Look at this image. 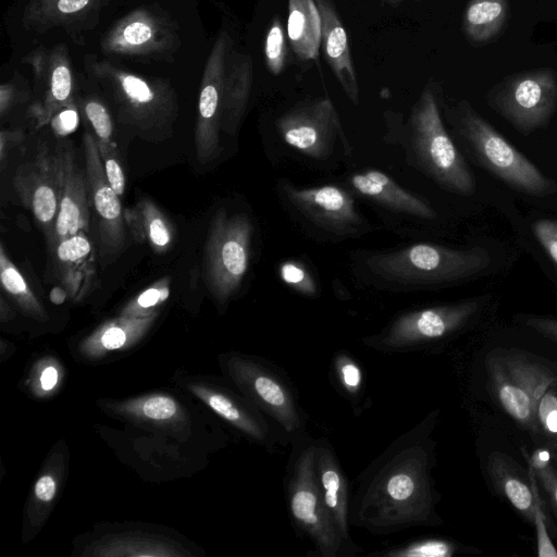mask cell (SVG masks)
Wrapping results in <instances>:
<instances>
[{
	"instance_id": "cell-23",
	"label": "cell",
	"mask_w": 557,
	"mask_h": 557,
	"mask_svg": "<svg viewBox=\"0 0 557 557\" xmlns=\"http://www.w3.org/2000/svg\"><path fill=\"white\" fill-rule=\"evenodd\" d=\"M485 364L493 391L504 411L520 425L536 430V405L507 372L495 350L487 355Z\"/></svg>"
},
{
	"instance_id": "cell-17",
	"label": "cell",
	"mask_w": 557,
	"mask_h": 557,
	"mask_svg": "<svg viewBox=\"0 0 557 557\" xmlns=\"http://www.w3.org/2000/svg\"><path fill=\"white\" fill-rule=\"evenodd\" d=\"M314 470L322 500L346 544L356 555L362 552L350 536L349 482L333 445L325 437L315 438Z\"/></svg>"
},
{
	"instance_id": "cell-47",
	"label": "cell",
	"mask_w": 557,
	"mask_h": 557,
	"mask_svg": "<svg viewBox=\"0 0 557 557\" xmlns=\"http://www.w3.org/2000/svg\"><path fill=\"white\" fill-rule=\"evenodd\" d=\"M57 483L53 476L42 475L35 485V495L41 502H50L55 494Z\"/></svg>"
},
{
	"instance_id": "cell-51",
	"label": "cell",
	"mask_w": 557,
	"mask_h": 557,
	"mask_svg": "<svg viewBox=\"0 0 557 557\" xmlns=\"http://www.w3.org/2000/svg\"><path fill=\"white\" fill-rule=\"evenodd\" d=\"M385 3L387 4H392V5H397L399 4L400 2L403 1H406V0H383Z\"/></svg>"
},
{
	"instance_id": "cell-33",
	"label": "cell",
	"mask_w": 557,
	"mask_h": 557,
	"mask_svg": "<svg viewBox=\"0 0 557 557\" xmlns=\"http://www.w3.org/2000/svg\"><path fill=\"white\" fill-rule=\"evenodd\" d=\"M0 278L4 290L26 314L40 320L47 318L45 309L22 273L8 257L3 245L0 246Z\"/></svg>"
},
{
	"instance_id": "cell-11",
	"label": "cell",
	"mask_w": 557,
	"mask_h": 557,
	"mask_svg": "<svg viewBox=\"0 0 557 557\" xmlns=\"http://www.w3.org/2000/svg\"><path fill=\"white\" fill-rule=\"evenodd\" d=\"M486 103L523 135L544 128L557 109V73L539 67L509 75L487 92Z\"/></svg>"
},
{
	"instance_id": "cell-43",
	"label": "cell",
	"mask_w": 557,
	"mask_h": 557,
	"mask_svg": "<svg viewBox=\"0 0 557 557\" xmlns=\"http://www.w3.org/2000/svg\"><path fill=\"white\" fill-rule=\"evenodd\" d=\"M533 233L537 242L557 265V230L553 224V220H537L533 225Z\"/></svg>"
},
{
	"instance_id": "cell-29",
	"label": "cell",
	"mask_w": 557,
	"mask_h": 557,
	"mask_svg": "<svg viewBox=\"0 0 557 557\" xmlns=\"http://www.w3.org/2000/svg\"><path fill=\"white\" fill-rule=\"evenodd\" d=\"M152 319V315H124L97 330L84 347L92 354L120 349L137 339L148 329Z\"/></svg>"
},
{
	"instance_id": "cell-3",
	"label": "cell",
	"mask_w": 557,
	"mask_h": 557,
	"mask_svg": "<svg viewBox=\"0 0 557 557\" xmlns=\"http://www.w3.org/2000/svg\"><path fill=\"white\" fill-rule=\"evenodd\" d=\"M405 151L406 161L443 189L463 196L474 194L473 172L448 134L433 89L426 86L401 129L388 135Z\"/></svg>"
},
{
	"instance_id": "cell-32",
	"label": "cell",
	"mask_w": 557,
	"mask_h": 557,
	"mask_svg": "<svg viewBox=\"0 0 557 557\" xmlns=\"http://www.w3.org/2000/svg\"><path fill=\"white\" fill-rule=\"evenodd\" d=\"M333 384L350 403L356 416L363 410L364 375L360 363L346 350L334 354L331 363Z\"/></svg>"
},
{
	"instance_id": "cell-1",
	"label": "cell",
	"mask_w": 557,
	"mask_h": 557,
	"mask_svg": "<svg viewBox=\"0 0 557 557\" xmlns=\"http://www.w3.org/2000/svg\"><path fill=\"white\" fill-rule=\"evenodd\" d=\"M437 410L401 433L358 475L350 525L375 535L442 523L432 476Z\"/></svg>"
},
{
	"instance_id": "cell-22",
	"label": "cell",
	"mask_w": 557,
	"mask_h": 557,
	"mask_svg": "<svg viewBox=\"0 0 557 557\" xmlns=\"http://www.w3.org/2000/svg\"><path fill=\"white\" fill-rule=\"evenodd\" d=\"M487 471L495 490L528 521L533 522L535 497L528 476H523L518 463L502 451H492L487 458Z\"/></svg>"
},
{
	"instance_id": "cell-48",
	"label": "cell",
	"mask_w": 557,
	"mask_h": 557,
	"mask_svg": "<svg viewBox=\"0 0 557 557\" xmlns=\"http://www.w3.org/2000/svg\"><path fill=\"white\" fill-rule=\"evenodd\" d=\"M40 381L44 389H52L58 382L57 370L53 367L46 368L41 374Z\"/></svg>"
},
{
	"instance_id": "cell-45",
	"label": "cell",
	"mask_w": 557,
	"mask_h": 557,
	"mask_svg": "<svg viewBox=\"0 0 557 557\" xmlns=\"http://www.w3.org/2000/svg\"><path fill=\"white\" fill-rule=\"evenodd\" d=\"M524 324L545 338L557 343V319L529 315L524 319Z\"/></svg>"
},
{
	"instance_id": "cell-46",
	"label": "cell",
	"mask_w": 557,
	"mask_h": 557,
	"mask_svg": "<svg viewBox=\"0 0 557 557\" xmlns=\"http://www.w3.org/2000/svg\"><path fill=\"white\" fill-rule=\"evenodd\" d=\"M78 123L77 113L73 108L66 107L52 119V128L58 136L72 133Z\"/></svg>"
},
{
	"instance_id": "cell-40",
	"label": "cell",
	"mask_w": 557,
	"mask_h": 557,
	"mask_svg": "<svg viewBox=\"0 0 557 557\" xmlns=\"http://www.w3.org/2000/svg\"><path fill=\"white\" fill-rule=\"evenodd\" d=\"M84 112L90 122L99 144H113L111 140L113 124L107 108L96 99L84 103Z\"/></svg>"
},
{
	"instance_id": "cell-26",
	"label": "cell",
	"mask_w": 557,
	"mask_h": 557,
	"mask_svg": "<svg viewBox=\"0 0 557 557\" xmlns=\"http://www.w3.org/2000/svg\"><path fill=\"white\" fill-rule=\"evenodd\" d=\"M124 220L132 230L135 239L147 240L160 252L168 249L172 242V228L165 215L148 198H143L124 213Z\"/></svg>"
},
{
	"instance_id": "cell-52",
	"label": "cell",
	"mask_w": 557,
	"mask_h": 557,
	"mask_svg": "<svg viewBox=\"0 0 557 557\" xmlns=\"http://www.w3.org/2000/svg\"><path fill=\"white\" fill-rule=\"evenodd\" d=\"M553 224H554L555 228L557 230V220H553Z\"/></svg>"
},
{
	"instance_id": "cell-14",
	"label": "cell",
	"mask_w": 557,
	"mask_h": 557,
	"mask_svg": "<svg viewBox=\"0 0 557 557\" xmlns=\"http://www.w3.org/2000/svg\"><path fill=\"white\" fill-rule=\"evenodd\" d=\"M232 48L231 36L226 30H222L206 62L195 131L196 156L202 164L212 162L221 152L223 90L227 58Z\"/></svg>"
},
{
	"instance_id": "cell-10",
	"label": "cell",
	"mask_w": 557,
	"mask_h": 557,
	"mask_svg": "<svg viewBox=\"0 0 557 557\" xmlns=\"http://www.w3.org/2000/svg\"><path fill=\"white\" fill-rule=\"evenodd\" d=\"M479 308V299H467L404 311L379 332L362 337L360 343L388 354L423 350L460 331Z\"/></svg>"
},
{
	"instance_id": "cell-39",
	"label": "cell",
	"mask_w": 557,
	"mask_h": 557,
	"mask_svg": "<svg viewBox=\"0 0 557 557\" xmlns=\"http://www.w3.org/2000/svg\"><path fill=\"white\" fill-rule=\"evenodd\" d=\"M537 425L557 444V393L549 387L536 406Z\"/></svg>"
},
{
	"instance_id": "cell-15",
	"label": "cell",
	"mask_w": 557,
	"mask_h": 557,
	"mask_svg": "<svg viewBox=\"0 0 557 557\" xmlns=\"http://www.w3.org/2000/svg\"><path fill=\"white\" fill-rule=\"evenodd\" d=\"M83 146L87 185L98 227V253L101 264L106 267L124 246L125 220L119 196L108 182L97 137L85 132Z\"/></svg>"
},
{
	"instance_id": "cell-2",
	"label": "cell",
	"mask_w": 557,
	"mask_h": 557,
	"mask_svg": "<svg viewBox=\"0 0 557 557\" xmlns=\"http://www.w3.org/2000/svg\"><path fill=\"white\" fill-rule=\"evenodd\" d=\"M356 276L380 290L410 293L437 289L465 282L487 269L485 248H451L418 243L384 251L354 255Z\"/></svg>"
},
{
	"instance_id": "cell-27",
	"label": "cell",
	"mask_w": 557,
	"mask_h": 557,
	"mask_svg": "<svg viewBox=\"0 0 557 557\" xmlns=\"http://www.w3.org/2000/svg\"><path fill=\"white\" fill-rule=\"evenodd\" d=\"M495 352L507 372L536 406L542 395L557 383L552 371L520 351L496 349Z\"/></svg>"
},
{
	"instance_id": "cell-34",
	"label": "cell",
	"mask_w": 557,
	"mask_h": 557,
	"mask_svg": "<svg viewBox=\"0 0 557 557\" xmlns=\"http://www.w3.org/2000/svg\"><path fill=\"white\" fill-rule=\"evenodd\" d=\"M461 550V547L447 539L428 536L370 553V556L380 557H453Z\"/></svg>"
},
{
	"instance_id": "cell-35",
	"label": "cell",
	"mask_w": 557,
	"mask_h": 557,
	"mask_svg": "<svg viewBox=\"0 0 557 557\" xmlns=\"http://www.w3.org/2000/svg\"><path fill=\"white\" fill-rule=\"evenodd\" d=\"M528 475L532 484L535 497L533 523L536 534V553L539 557H557V548L550 540L545 512L543 509V502L540 496L539 482L535 476L534 470L528 463Z\"/></svg>"
},
{
	"instance_id": "cell-42",
	"label": "cell",
	"mask_w": 557,
	"mask_h": 557,
	"mask_svg": "<svg viewBox=\"0 0 557 557\" xmlns=\"http://www.w3.org/2000/svg\"><path fill=\"white\" fill-rule=\"evenodd\" d=\"M98 147L108 182L116 195L121 197L125 189V176L120 164L115 147L113 144L99 143Z\"/></svg>"
},
{
	"instance_id": "cell-30",
	"label": "cell",
	"mask_w": 557,
	"mask_h": 557,
	"mask_svg": "<svg viewBox=\"0 0 557 557\" xmlns=\"http://www.w3.org/2000/svg\"><path fill=\"white\" fill-rule=\"evenodd\" d=\"M99 0H33L23 21L28 27L45 29L70 22L94 9Z\"/></svg>"
},
{
	"instance_id": "cell-28",
	"label": "cell",
	"mask_w": 557,
	"mask_h": 557,
	"mask_svg": "<svg viewBox=\"0 0 557 557\" xmlns=\"http://www.w3.org/2000/svg\"><path fill=\"white\" fill-rule=\"evenodd\" d=\"M63 274L67 290L76 293L79 282L88 273L92 263V245L87 233H77L60 240L52 249Z\"/></svg>"
},
{
	"instance_id": "cell-41",
	"label": "cell",
	"mask_w": 557,
	"mask_h": 557,
	"mask_svg": "<svg viewBox=\"0 0 557 557\" xmlns=\"http://www.w3.org/2000/svg\"><path fill=\"white\" fill-rule=\"evenodd\" d=\"M170 289L168 280H162L139 294L133 302L126 307L124 314L139 317V313H146L163 302L169 296Z\"/></svg>"
},
{
	"instance_id": "cell-4",
	"label": "cell",
	"mask_w": 557,
	"mask_h": 557,
	"mask_svg": "<svg viewBox=\"0 0 557 557\" xmlns=\"http://www.w3.org/2000/svg\"><path fill=\"white\" fill-rule=\"evenodd\" d=\"M447 120L478 164L510 188L534 197L552 196L557 183L542 173L467 100L446 110Z\"/></svg>"
},
{
	"instance_id": "cell-5",
	"label": "cell",
	"mask_w": 557,
	"mask_h": 557,
	"mask_svg": "<svg viewBox=\"0 0 557 557\" xmlns=\"http://www.w3.org/2000/svg\"><path fill=\"white\" fill-rule=\"evenodd\" d=\"M284 476L288 516L320 557H352L326 510L314 470L315 438L305 432L290 442Z\"/></svg>"
},
{
	"instance_id": "cell-20",
	"label": "cell",
	"mask_w": 557,
	"mask_h": 557,
	"mask_svg": "<svg viewBox=\"0 0 557 557\" xmlns=\"http://www.w3.org/2000/svg\"><path fill=\"white\" fill-rule=\"evenodd\" d=\"M322 22L324 57L348 99L359 103V85L345 27L331 0H314Z\"/></svg>"
},
{
	"instance_id": "cell-31",
	"label": "cell",
	"mask_w": 557,
	"mask_h": 557,
	"mask_svg": "<svg viewBox=\"0 0 557 557\" xmlns=\"http://www.w3.org/2000/svg\"><path fill=\"white\" fill-rule=\"evenodd\" d=\"M49 90L41 109L39 122L47 123L61 108L70 107L72 96V74L64 48H57L48 58Z\"/></svg>"
},
{
	"instance_id": "cell-24",
	"label": "cell",
	"mask_w": 557,
	"mask_h": 557,
	"mask_svg": "<svg viewBox=\"0 0 557 557\" xmlns=\"http://www.w3.org/2000/svg\"><path fill=\"white\" fill-rule=\"evenodd\" d=\"M287 37L302 61L317 60L322 42V22L314 0H288Z\"/></svg>"
},
{
	"instance_id": "cell-50",
	"label": "cell",
	"mask_w": 557,
	"mask_h": 557,
	"mask_svg": "<svg viewBox=\"0 0 557 557\" xmlns=\"http://www.w3.org/2000/svg\"><path fill=\"white\" fill-rule=\"evenodd\" d=\"M50 300L55 304V305H61L64 302L65 298H66V292L65 289L57 286V287H53L50 292Z\"/></svg>"
},
{
	"instance_id": "cell-25",
	"label": "cell",
	"mask_w": 557,
	"mask_h": 557,
	"mask_svg": "<svg viewBox=\"0 0 557 557\" xmlns=\"http://www.w3.org/2000/svg\"><path fill=\"white\" fill-rule=\"evenodd\" d=\"M509 15L508 0H469L463 14L467 38L482 45L495 38Z\"/></svg>"
},
{
	"instance_id": "cell-19",
	"label": "cell",
	"mask_w": 557,
	"mask_h": 557,
	"mask_svg": "<svg viewBox=\"0 0 557 557\" xmlns=\"http://www.w3.org/2000/svg\"><path fill=\"white\" fill-rule=\"evenodd\" d=\"M348 182L357 194L392 212L428 221L437 218L430 202L408 191L379 170L355 173Z\"/></svg>"
},
{
	"instance_id": "cell-38",
	"label": "cell",
	"mask_w": 557,
	"mask_h": 557,
	"mask_svg": "<svg viewBox=\"0 0 557 557\" xmlns=\"http://www.w3.org/2000/svg\"><path fill=\"white\" fill-rule=\"evenodd\" d=\"M132 412L149 420L166 421L173 419L177 412V404L171 397L153 395L139 403H135Z\"/></svg>"
},
{
	"instance_id": "cell-6",
	"label": "cell",
	"mask_w": 557,
	"mask_h": 557,
	"mask_svg": "<svg viewBox=\"0 0 557 557\" xmlns=\"http://www.w3.org/2000/svg\"><path fill=\"white\" fill-rule=\"evenodd\" d=\"M86 69L113 99L120 123L145 140L159 141L172 135L177 101L165 83L146 79L97 59H88Z\"/></svg>"
},
{
	"instance_id": "cell-49",
	"label": "cell",
	"mask_w": 557,
	"mask_h": 557,
	"mask_svg": "<svg viewBox=\"0 0 557 557\" xmlns=\"http://www.w3.org/2000/svg\"><path fill=\"white\" fill-rule=\"evenodd\" d=\"M13 98L12 87L9 85H2L0 87V111L1 115L5 113Z\"/></svg>"
},
{
	"instance_id": "cell-8",
	"label": "cell",
	"mask_w": 557,
	"mask_h": 557,
	"mask_svg": "<svg viewBox=\"0 0 557 557\" xmlns=\"http://www.w3.org/2000/svg\"><path fill=\"white\" fill-rule=\"evenodd\" d=\"M276 191L292 218L311 235L345 240L372 230L352 195L337 185L299 187L287 178H280Z\"/></svg>"
},
{
	"instance_id": "cell-36",
	"label": "cell",
	"mask_w": 557,
	"mask_h": 557,
	"mask_svg": "<svg viewBox=\"0 0 557 557\" xmlns=\"http://www.w3.org/2000/svg\"><path fill=\"white\" fill-rule=\"evenodd\" d=\"M264 58L268 70L273 74H280L286 60L285 30L278 18H274L267 33L264 44Z\"/></svg>"
},
{
	"instance_id": "cell-16",
	"label": "cell",
	"mask_w": 557,
	"mask_h": 557,
	"mask_svg": "<svg viewBox=\"0 0 557 557\" xmlns=\"http://www.w3.org/2000/svg\"><path fill=\"white\" fill-rule=\"evenodd\" d=\"M174 33L165 20L147 9H137L123 17L104 36L107 53L148 55L173 47Z\"/></svg>"
},
{
	"instance_id": "cell-7",
	"label": "cell",
	"mask_w": 557,
	"mask_h": 557,
	"mask_svg": "<svg viewBox=\"0 0 557 557\" xmlns=\"http://www.w3.org/2000/svg\"><path fill=\"white\" fill-rule=\"evenodd\" d=\"M226 372L238 391L290 442L307 432L308 416L289 379L258 356L232 354Z\"/></svg>"
},
{
	"instance_id": "cell-13",
	"label": "cell",
	"mask_w": 557,
	"mask_h": 557,
	"mask_svg": "<svg viewBox=\"0 0 557 557\" xmlns=\"http://www.w3.org/2000/svg\"><path fill=\"white\" fill-rule=\"evenodd\" d=\"M63 180L60 145L41 144L36 156L16 169L13 184L23 202L42 227L48 243L55 223Z\"/></svg>"
},
{
	"instance_id": "cell-21",
	"label": "cell",
	"mask_w": 557,
	"mask_h": 557,
	"mask_svg": "<svg viewBox=\"0 0 557 557\" xmlns=\"http://www.w3.org/2000/svg\"><path fill=\"white\" fill-rule=\"evenodd\" d=\"M252 84V61L248 54L231 50L225 72L222 131L235 135L246 111Z\"/></svg>"
},
{
	"instance_id": "cell-12",
	"label": "cell",
	"mask_w": 557,
	"mask_h": 557,
	"mask_svg": "<svg viewBox=\"0 0 557 557\" xmlns=\"http://www.w3.org/2000/svg\"><path fill=\"white\" fill-rule=\"evenodd\" d=\"M276 131L286 145L317 161H326L336 150L350 156L352 148L338 113L327 97L299 103L276 121Z\"/></svg>"
},
{
	"instance_id": "cell-37",
	"label": "cell",
	"mask_w": 557,
	"mask_h": 557,
	"mask_svg": "<svg viewBox=\"0 0 557 557\" xmlns=\"http://www.w3.org/2000/svg\"><path fill=\"white\" fill-rule=\"evenodd\" d=\"M278 271L282 281L294 290L308 297L318 295V284L304 263L289 260L282 263Z\"/></svg>"
},
{
	"instance_id": "cell-44",
	"label": "cell",
	"mask_w": 557,
	"mask_h": 557,
	"mask_svg": "<svg viewBox=\"0 0 557 557\" xmlns=\"http://www.w3.org/2000/svg\"><path fill=\"white\" fill-rule=\"evenodd\" d=\"M537 482L543 486L544 491L547 493L552 506L557 515V470L548 463L547 466L533 469Z\"/></svg>"
},
{
	"instance_id": "cell-9",
	"label": "cell",
	"mask_w": 557,
	"mask_h": 557,
	"mask_svg": "<svg viewBox=\"0 0 557 557\" xmlns=\"http://www.w3.org/2000/svg\"><path fill=\"white\" fill-rule=\"evenodd\" d=\"M253 232L252 220L245 212L220 208L212 218L203 252L205 281L222 304L238 292L248 272Z\"/></svg>"
},
{
	"instance_id": "cell-18",
	"label": "cell",
	"mask_w": 557,
	"mask_h": 557,
	"mask_svg": "<svg viewBox=\"0 0 557 557\" xmlns=\"http://www.w3.org/2000/svg\"><path fill=\"white\" fill-rule=\"evenodd\" d=\"M63 180L58 214L49 246L65 237L89 231V198L86 173L79 168L70 143H59Z\"/></svg>"
}]
</instances>
